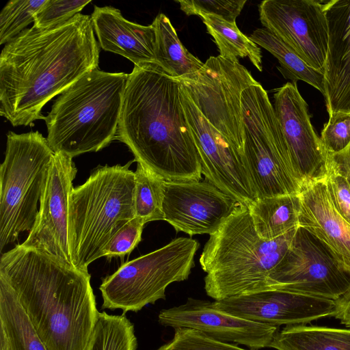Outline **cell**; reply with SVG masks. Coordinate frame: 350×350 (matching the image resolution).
Wrapping results in <instances>:
<instances>
[{"label":"cell","instance_id":"6da1fadb","mask_svg":"<svg viewBox=\"0 0 350 350\" xmlns=\"http://www.w3.org/2000/svg\"><path fill=\"white\" fill-rule=\"evenodd\" d=\"M100 47L91 16L23 31L0 55V114L13 126L45 120L43 107L98 68Z\"/></svg>","mask_w":350,"mask_h":350},{"label":"cell","instance_id":"7a4b0ae2","mask_svg":"<svg viewBox=\"0 0 350 350\" xmlns=\"http://www.w3.org/2000/svg\"><path fill=\"white\" fill-rule=\"evenodd\" d=\"M116 139L166 181L200 180V154L181 102L180 82L156 64L135 65Z\"/></svg>","mask_w":350,"mask_h":350},{"label":"cell","instance_id":"3957f363","mask_svg":"<svg viewBox=\"0 0 350 350\" xmlns=\"http://www.w3.org/2000/svg\"><path fill=\"white\" fill-rule=\"evenodd\" d=\"M0 276L47 350H88L99 314L88 271L19 244L1 254Z\"/></svg>","mask_w":350,"mask_h":350},{"label":"cell","instance_id":"277c9868","mask_svg":"<svg viewBox=\"0 0 350 350\" xmlns=\"http://www.w3.org/2000/svg\"><path fill=\"white\" fill-rule=\"evenodd\" d=\"M297 228L275 239H262L248 207L239 204L210 235L200 256L207 295L218 301L267 291L269 275L286 254Z\"/></svg>","mask_w":350,"mask_h":350},{"label":"cell","instance_id":"5b68a950","mask_svg":"<svg viewBox=\"0 0 350 350\" xmlns=\"http://www.w3.org/2000/svg\"><path fill=\"white\" fill-rule=\"evenodd\" d=\"M128 77L97 68L58 96L44 120L54 152L73 159L98 152L116 139Z\"/></svg>","mask_w":350,"mask_h":350},{"label":"cell","instance_id":"8992f818","mask_svg":"<svg viewBox=\"0 0 350 350\" xmlns=\"http://www.w3.org/2000/svg\"><path fill=\"white\" fill-rule=\"evenodd\" d=\"M121 165L99 166L73 187L69 206L71 254L75 267L87 271L114 235L135 217V172Z\"/></svg>","mask_w":350,"mask_h":350},{"label":"cell","instance_id":"52a82bcc","mask_svg":"<svg viewBox=\"0 0 350 350\" xmlns=\"http://www.w3.org/2000/svg\"><path fill=\"white\" fill-rule=\"evenodd\" d=\"M55 152L38 131L7 135L0 165V251L32 229Z\"/></svg>","mask_w":350,"mask_h":350},{"label":"cell","instance_id":"ba28073f","mask_svg":"<svg viewBox=\"0 0 350 350\" xmlns=\"http://www.w3.org/2000/svg\"><path fill=\"white\" fill-rule=\"evenodd\" d=\"M245 139L241 155L256 200L301 190L290 175L289 155L280 123L260 84L241 96Z\"/></svg>","mask_w":350,"mask_h":350},{"label":"cell","instance_id":"9c48e42d","mask_svg":"<svg viewBox=\"0 0 350 350\" xmlns=\"http://www.w3.org/2000/svg\"><path fill=\"white\" fill-rule=\"evenodd\" d=\"M198 248V241L179 237L123 264L102 280L101 308L137 312L148 304L165 299L170 284L189 278Z\"/></svg>","mask_w":350,"mask_h":350},{"label":"cell","instance_id":"30bf717a","mask_svg":"<svg viewBox=\"0 0 350 350\" xmlns=\"http://www.w3.org/2000/svg\"><path fill=\"white\" fill-rule=\"evenodd\" d=\"M205 118L241 155L245 131L241 96L260 84L239 62L210 57L197 72L176 79Z\"/></svg>","mask_w":350,"mask_h":350},{"label":"cell","instance_id":"8fae6325","mask_svg":"<svg viewBox=\"0 0 350 350\" xmlns=\"http://www.w3.org/2000/svg\"><path fill=\"white\" fill-rule=\"evenodd\" d=\"M350 289V275L327 248L298 226L284 256L270 272L268 290L338 300Z\"/></svg>","mask_w":350,"mask_h":350},{"label":"cell","instance_id":"7c38bea8","mask_svg":"<svg viewBox=\"0 0 350 350\" xmlns=\"http://www.w3.org/2000/svg\"><path fill=\"white\" fill-rule=\"evenodd\" d=\"M329 1L265 0L258 5L261 24L290 47L308 66L324 74Z\"/></svg>","mask_w":350,"mask_h":350},{"label":"cell","instance_id":"4fadbf2b","mask_svg":"<svg viewBox=\"0 0 350 350\" xmlns=\"http://www.w3.org/2000/svg\"><path fill=\"white\" fill-rule=\"evenodd\" d=\"M77 169L72 158L55 152L40 200L35 223L21 245L72 266L69 206Z\"/></svg>","mask_w":350,"mask_h":350},{"label":"cell","instance_id":"5bb4252c","mask_svg":"<svg viewBox=\"0 0 350 350\" xmlns=\"http://www.w3.org/2000/svg\"><path fill=\"white\" fill-rule=\"evenodd\" d=\"M273 109L287 146L290 174L300 189L327 174V152L310 122L297 84L286 83L273 95Z\"/></svg>","mask_w":350,"mask_h":350},{"label":"cell","instance_id":"9a60e30c","mask_svg":"<svg viewBox=\"0 0 350 350\" xmlns=\"http://www.w3.org/2000/svg\"><path fill=\"white\" fill-rule=\"evenodd\" d=\"M181 102L197 146L206 180L249 206L256 195L239 152L201 113L180 85Z\"/></svg>","mask_w":350,"mask_h":350},{"label":"cell","instance_id":"2e32d148","mask_svg":"<svg viewBox=\"0 0 350 350\" xmlns=\"http://www.w3.org/2000/svg\"><path fill=\"white\" fill-rule=\"evenodd\" d=\"M240 204L207 180L165 181L164 220L176 232H215Z\"/></svg>","mask_w":350,"mask_h":350},{"label":"cell","instance_id":"e0dca14e","mask_svg":"<svg viewBox=\"0 0 350 350\" xmlns=\"http://www.w3.org/2000/svg\"><path fill=\"white\" fill-rule=\"evenodd\" d=\"M158 321L165 327L195 329L219 341L243 345L253 350L269 347L279 330L278 327L217 310L213 302L192 297L183 304L161 310Z\"/></svg>","mask_w":350,"mask_h":350},{"label":"cell","instance_id":"ac0fdd59","mask_svg":"<svg viewBox=\"0 0 350 350\" xmlns=\"http://www.w3.org/2000/svg\"><path fill=\"white\" fill-rule=\"evenodd\" d=\"M217 310L269 325H295L334 317L336 301L295 293L268 290L214 301Z\"/></svg>","mask_w":350,"mask_h":350},{"label":"cell","instance_id":"d6986e66","mask_svg":"<svg viewBox=\"0 0 350 350\" xmlns=\"http://www.w3.org/2000/svg\"><path fill=\"white\" fill-rule=\"evenodd\" d=\"M298 196V226L317 239L350 275V224L335 208L325 180L304 185Z\"/></svg>","mask_w":350,"mask_h":350},{"label":"cell","instance_id":"ffe728a7","mask_svg":"<svg viewBox=\"0 0 350 350\" xmlns=\"http://www.w3.org/2000/svg\"><path fill=\"white\" fill-rule=\"evenodd\" d=\"M329 42L325 103L329 115L350 113V0H331L327 9Z\"/></svg>","mask_w":350,"mask_h":350},{"label":"cell","instance_id":"44dd1931","mask_svg":"<svg viewBox=\"0 0 350 350\" xmlns=\"http://www.w3.org/2000/svg\"><path fill=\"white\" fill-rule=\"evenodd\" d=\"M91 19L101 49L120 55L135 65L155 64L154 29L126 20L111 6L94 5Z\"/></svg>","mask_w":350,"mask_h":350},{"label":"cell","instance_id":"7402d4cb","mask_svg":"<svg viewBox=\"0 0 350 350\" xmlns=\"http://www.w3.org/2000/svg\"><path fill=\"white\" fill-rule=\"evenodd\" d=\"M0 350H47L14 291L1 276Z\"/></svg>","mask_w":350,"mask_h":350},{"label":"cell","instance_id":"603a6c76","mask_svg":"<svg viewBox=\"0 0 350 350\" xmlns=\"http://www.w3.org/2000/svg\"><path fill=\"white\" fill-rule=\"evenodd\" d=\"M298 193L256 200L248 206L258 235L273 240L298 227Z\"/></svg>","mask_w":350,"mask_h":350},{"label":"cell","instance_id":"cb8c5ba5","mask_svg":"<svg viewBox=\"0 0 350 350\" xmlns=\"http://www.w3.org/2000/svg\"><path fill=\"white\" fill-rule=\"evenodd\" d=\"M155 33L154 59L167 75L176 79L199 70L204 66L180 42L170 19L159 14L151 24Z\"/></svg>","mask_w":350,"mask_h":350},{"label":"cell","instance_id":"d4e9b609","mask_svg":"<svg viewBox=\"0 0 350 350\" xmlns=\"http://www.w3.org/2000/svg\"><path fill=\"white\" fill-rule=\"evenodd\" d=\"M269 348L276 350H350V329L288 325L278 330Z\"/></svg>","mask_w":350,"mask_h":350},{"label":"cell","instance_id":"484cf974","mask_svg":"<svg viewBox=\"0 0 350 350\" xmlns=\"http://www.w3.org/2000/svg\"><path fill=\"white\" fill-rule=\"evenodd\" d=\"M257 45L264 48L275 57L280 72L285 79L296 83L301 80L310 84L325 96L324 74L308 66L284 42L265 28H259L249 36Z\"/></svg>","mask_w":350,"mask_h":350},{"label":"cell","instance_id":"4316f807","mask_svg":"<svg viewBox=\"0 0 350 350\" xmlns=\"http://www.w3.org/2000/svg\"><path fill=\"white\" fill-rule=\"evenodd\" d=\"M200 17L213 38L221 57L234 62L248 57L259 71L262 70L260 47L239 30L236 23L209 14Z\"/></svg>","mask_w":350,"mask_h":350},{"label":"cell","instance_id":"83f0119b","mask_svg":"<svg viewBox=\"0 0 350 350\" xmlns=\"http://www.w3.org/2000/svg\"><path fill=\"white\" fill-rule=\"evenodd\" d=\"M134 325L126 317L98 314L88 350H136Z\"/></svg>","mask_w":350,"mask_h":350},{"label":"cell","instance_id":"f1b7e54d","mask_svg":"<svg viewBox=\"0 0 350 350\" xmlns=\"http://www.w3.org/2000/svg\"><path fill=\"white\" fill-rule=\"evenodd\" d=\"M137 163L134 197L135 217L145 223L164 220L163 202L166 180L142 164Z\"/></svg>","mask_w":350,"mask_h":350},{"label":"cell","instance_id":"f546056e","mask_svg":"<svg viewBox=\"0 0 350 350\" xmlns=\"http://www.w3.org/2000/svg\"><path fill=\"white\" fill-rule=\"evenodd\" d=\"M46 0H11L0 14V44L15 38L31 23Z\"/></svg>","mask_w":350,"mask_h":350},{"label":"cell","instance_id":"4dcf8cb0","mask_svg":"<svg viewBox=\"0 0 350 350\" xmlns=\"http://www.w3.org/2000/svg\"><path fill=\"white\" fill-rule=\"evenodd\" d=\"M156 350H253L221 342L191 328H176L173 338Z\"/></svg>","mask_w":350,"mask_h":350},{"label":"cell","instance_id":"1f68e13d","mask_svg":"<svg viewBox=\"0 0 350 350\" xmlns=\"http://www.w3.org/2000/svg\"><path fill=\"white\" fill-rule=\"evenodd\" d=\"M90 0H46L35 15L33 27L39 29L62 24L83 9Z\"/></svg>","mask_w":350,"mask_h":350},{"label":"cell","instance_id":"d6a6232c","mask_svg":"<svg viewBox=\"0 0 350 350\" xmlns=\"http://www.w3.org/2000/svg\"><path fill=\"white\" fill-rule=\"evenodd\" d=\"M180 10L187 15L198 16L209 14L219 16L230 23L236 18L243 10L246 0H183L176 1Z\"/></svg>","mask_w":350,"mask_h":350},{"label":"cell","instance_id":"836d02e7","mask_svg":"<svg viewBox=\"0 0 350 350\" xmlns=\"http://www.w3.org/2000/svg\"><path fill=\"white\" fill-rule=\"evenodd\" d=\"M320 138L327 153L334 154L345 149L350 144V113L330 115Z\"/></svg>","mask_w":350,"mask_h":350},{"label":"cell","instance_id":"e575fe53","mask_svg":"<svg viewBox=\"0 0 350 350\" xmlns=\"http://www.w3.org/2000/svg\"><path fill=\"white\" fill-rule=\"evenodd\" d=\"M145 224L137 217L129 221L106 245L103 251V256L124 257L129 254L141 241Z\"/></svg>","mask_w":350,"mask_h":350},{"label":"cell","instance_id":"d590c367","mask_svg":"<svg viewBox=\"0 0 350 350\" xmlns=\"http://www.w3.org/2000/svg\"><path fill=\"white\" fill-rule=\"evenodd\" d=\"M325 179L331 200L339 214L350 224V185L347 179L327 164Z\"/></svg>","mask_w":350,"mask_h":350},{"label":"cell","instance_id":"8d00e7d4","mask_svg":"<svg viewBox=\"0 0 350 350\" xmlns=\"http://www.w3.org/2000/svg\"><path fill=\"white\" fill-rule=\"evenodd\" d=\"M327 164L334 171L344 176L350 185V144L339 152L327 153Z\"/></svg>","mask_w":350,"mask_h":350}]
</instances>
